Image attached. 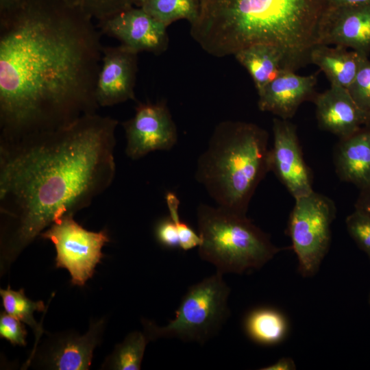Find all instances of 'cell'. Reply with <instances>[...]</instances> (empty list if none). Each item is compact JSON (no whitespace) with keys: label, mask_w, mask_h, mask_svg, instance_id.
Instances as JSON below:
<instances>
[{"label":"cell","mask_w":370,"mask_h":370,"mask_svg":"<svg viewBox=\"0 0 370 370\" xmlns=\"http://www.w3.org/2000/svg\"><path fill=\"white\" fill-rule=\"evenodd\" d=\"M243 326L251 341L265 346L280 343L287 336L289 328L284 314L267 306L256 308L247 312Z\"/></svg>","instance_id":"ffe728a7"},{"label":"cell","mask_w":370,"mask_h":370,"mask_svg":"<svg viewBox=\"0 0 370 370\" xmlns=\"http://www.w3.org/2000/svg\"><path fill=\"white\" fill-rule=\"evenodd\" d=\"M347 231L370 262V214L354 210L345 219Z\"/></svg>","instance_id":"4316f807"},{"label":"cell","mask_w":370,"mask_h":370,"mask_svg":"<svg viewBox=\"0 0 370 370\" xmlns=\"http://www.w3.org/2000/svg\"><path fill=\"white\" fill-rule=\"evenodd\" d=\"M312 101L319 127L339 139L349 136L365 125L361 111L345 88L331 85L324 92L316 94Z\"/></svg>","instance_id":"2e32d148"},{"label":"cell","mask_w":370,"mask_h":370,"mask_svg":"<svg viewBox=\"0 0 370 370\" xmlns=\"http://www.w3.org/2000/svg\"><path fill=\"white\" fill-rule=\"evenodd\" d=\"M27 332L25 324L5 311L0 314V336L12 345L25 346Z\"/></svg>","instance_id":"83f0119b"},{"label":"cell","mask_w":370,"mask_h":370,"mask_svg":"<svg viewBox=\"0 0 370 370\" xmlns=\"http://www.w3.org/2000/svg\"><path fill=\"white\" fill-rule=\"evenodd\" d=\"M137 1H138V0H135V5H136V3Z\"/></svg>","instance_id":"e575fe53"},{"label":"cell","mask_w":370,"mask_h":370,"mask_svg":"<svg viewBox=\"0 0 370 370\" xmlns=\"http://www.w3.org/2000/svg\"><path fill=\"white\" fill-rule=\"evenodd\" d=\"M119 122L95 113L0 143V274L56 221L89 206L116 173Z\"/></svg>","instance_id":"7a4b0ae2"},{"label":"cell","mask_w":370,"mask_h":370,"mask_svg":"<svg viewBox=\"0 0 370 370\" xmlns=\"http://www.w3.org/2000/svg\"><path fill=\"white\" fill-rule=\"evenodd\" d=\"M230 288L223 274H214L190 286L175 310V317L164 326L142 319L149 341L175 338L204 345L217 335L230 317Z\"/></svg>","instance_id":"8992f818"},{"label":"cell","mask_w":370,"mask_h":370,"mask_svg":"<svg viewBox=\"0 0 370 370\" xmlns=\"http://www.w3.org/2000/svg\"><path fill=\"white\" fill-rule=\"evenodd\" d=\"M92 19L64 0H27L0 23V143L97 112L103 46Z\"/></svg>","instance_id":"6da1fadb"},{"label":"cell","mask_w":370,"mask_h":370,"mask_svg":"<svg viewBox=\"0 0 370 370\" xmlns=\"http://www.w3.org/2000/svg\"><path fill=\"white\" fill-rule=\"evenodd\" d=\"M97 27L102 34L116 38L138 53L157 55L168 47L167 27L138 6L98 21Z\"/></svg>","instance_id":"7c38bea8"},{"label":"cell","mask_w":370,"mask_h":370,"mask_svg":"<svg viewBox=\"0 0 370 370\" xmlns=\"http://www.w3.org/2000/svg\"><path fill=\"white\" fill-rule=\"evenodd\" d=\"M273 146L269 152L270 171L294 199L306 195L312 188V175L304 160L296 126L289 120H273Z\"/></svg>","instance_id":"8fae6325"},{"label":"cell","mask_w":370,"mask_h":370,"mask_svg":"<svg viewBox=\"0 0 370 370\" xmlns=\"http://www.w3.org/2000/svg\"><path fill=\"white\" fill-rule=\"evenodd\" d=\"M370 3V0H327L328 7L356 5Z\"/></svg>","instance_id":"d6a6232c"},{"label":"cell","mask_w":370,"mask_h":370,"mask_svg":"<svg viewBox=\"0 0 370 370\" xmlns=\"http://www.w3.org/2000/svg\"><path fill=\"white\" fill-rule=\"evenodd\" d=\"M269 134L256 124L227 121L214 129L199 157L195 179L217 206L246 214L269 166Z\"/></svg>","instance_id":"277c9868"},{"label":"cell","mask_w":370,"mask_h":370,"mask_svg":"<svg viewBox=\"0 0 370 370\" xmlns=\"http://www.w3.org/2000/svg\"><path fill=\"white\" fill-rule=\"evenodd\" d=\"M154 234L157 242L163 247L171 249L180 248L177 226L170 216L157 222Z\"/></svg>","instance_id":"f1b7e54d"},{"label":"cell","mask_w":370,"mask_h":370,"mask_svg":"<svg viewBox=\"0 0 370 370\" xmlns=\"http://www.w3.org/2000/svg\"><path fill=\"white\" fill-rule=\"evenodd\" d=\"M200 5V0H138L135 6L167 27L180 19L193 23L199 17Z\"/></svg>","instance_id":"7402d4cb"},{"label":"cell","mask_w":370,"mask_h":370,"mask_svg":"<svg viewBox=\"0 0 370 370\" xmlns=\"http://www.w3.org/2000/svg\"><path fill=\"white\" fill-rule=\"evenodd\" d=\"M0 295L5 311L32 328L36 337L35 347L45 331L34 319V312H43L45 310L44 302L33 301L25 295L23 288L14 291L10 286L5 289L1 288Z\"/></svg>","instance_id":"603a6c76"},{"label":"cell","mask_w":370,"mask_h":370,"mask_svg":"<svg viewBox=\"0 0 370 370\" xmlns=\"http://www.w3.org/2000/svg\"><path fill=\"white\" fill-rule=\"evenodd\" d=\"M197 221L199 256L223 275L261 269L282 249L246 214L201 204Z\"/></svg>","instance_id":"5b68a950"},{"label":"cell","mask_w":370,"mask_h":370,"mask_svg":"<svg viewBox=\"0 0 370 370\" xmlns=\"http://www.w3.org/2000/svg\"><path fill=\"white\" fill-rule=\"evenodd\" d=\"M190 34L208 53L234 55L254 44L278 47L287 69L310 63L327 0H200Z\"/></svg>","instance_id":"3957f363"},{"label":"cell","mask_w":370,"mask_h":370,"mask_svg":"<svg viewBox=\"0 0 370 370\" xmlns=\"http://www.w3.org/2000/svg\"><path fill=\"white\" fill-rule=\"evenodd\" d=\"M295 201L287 234L297 258L299 274L310 278L319 271L329 251L336 208L330 197L314 190Z\"/></svg>","instance_id":"52a82bcc"},{"label":"cell","mask_w":370,"mask_h":370,"mask_svg":"<svg viewBox=\"0 0 370 370\" xmlns=\"http://www.w3.org/2000/svg\"><path fill=\"white\" fill-rule=\"evenodd\" d=\"M368 56L341 47L317 45L310 52V62L322 71L331 85L347 88Z\"/></svg>","instance_id":"ac0fdd59"},{"label":"cell","mask_w":370,"mask_h":370,"mask_svg":"<svg viewBox=\"0 0 370 370\" xmlns=\"http://www.w3.org/2000/svg\"><path fill=\"white\" fill-rule=\"evenodd\" d=\"M27 0H0V23H3L21 10Z\"/></svg>","instance_id":"f546056e"},{"label":"cell","mask_w":370,"mask_h":370,"mask_svg":"<svg viewBox=\"0 0 370 370\" xmlns=\"http://www.w3.org/2000/svg\"><path fill=\"white\" fill-rule=\"evenodd\" d=\"M261 370H295L296 365L290 357H282L275 362L260 368Z\"/></svg>","instance_id":"1f68e13d"},{"label":"cell","mask_w":370,"mask_h":370,"mask_svg":"<svg viewBox=\"0 0 370 370\" xmlns=\"http://www.w3.org/2000/svg\"><path fill=\"white\" fill-rule=\"evenodd\" d=\"M318 74L299 75L283 70L258 93V108L278 118L289 120L306 101L312 100L316 93Z\"/></svg>","instance_id":"9a60e30c"},{"label":"cell","mask_w":370,"mask_h":370,"mask_svg":"<svg viewBox=\"0 0 370 370\" xmlns=\"http://www.w3.org/2000/svg\"><path fill=\"white\" fill-rule=\"evenodd\" d=\"M354 208V210L370 214V184L360 190Z\"/></svg>","instance_id":"4dcf8cb0"},{"label":"cell","mask_w":370,"mask_h":370,"mask_svg":"<svg viewBox=\"0 0 370 370\" xmlns=\"http://www.w3.org/2000/svg\"><path fill=\"white\" fill-rule=\"evenodd\" d=\"M144 332L134 331L116 345L101 365L102 369L139 370L147 343Z\"/></svg>","instance_id":"44dd1931"},{"label":"cell","mask_w":370,"mask_h":370,"mask_svg":"<svg viewBox=\"0 0 370 370\" xmlns=\"http://www.w3.org/2000/svg\"><path fill=\"white\" fill-rule=\"evenodd\" d=\"M138 53L120 45L103 47L96 86L99 107H107L135 99Z\"/></svg>","instance_id":"5bb4252c"},{"label":"cell","mask_w":370,"mask_h":370,"mask_svg":"<svg viewBox=\"0 0 370 370\" xmlns=\"http://www.w3.org/2000/svg\"><path fill=\"white\" fill-rule=\"evenodd\" d=\"M368 304L370 306V289H369V294H368Z\"/></svg>","instance_id":"836d02e7"},{"label":"cell","mask_w":370,"mask_h":370,"mask_svg":"<svg viewBox=\"0 0 370 370\" xmlns=\"http://www.w3.org/2000/svg\"><path fill=\"white\" fill-rule=\"evenodd\" d=\"M122 125L127 140L125 153L132 160L154 151H169L177 141L176 126L164 101L139 103L133 117Z\"/></svg>","instance_id":"30bf717a"},{"label":"cell","mask_w":370,"mask_h":370,"mask_svg":"<svg viewBox=\"0 0 370 370\" xmlns=\"http://www.w3.org/2000/svg\"><path fill=\"white\" fill-rule=\"evenodd\" d=\"M234 56L249 72L258 94L283 70H288L284 53L272 45L254 44Z\"/></svg>","instance_id":"d6986e66"},{"label":"cell","mask_w":370,"mask_h":370,"mask_svg":"<svg viewBox=\"0 0 370 370\" xmlns=\"http://www.w3.org/2000/svg\"><path fill=\"white\" fill-rule=\"evenodd\" d=\"M106 319L92 320L84 335L74 331L48 333L34 347L25 367L52 370L89 369L93 352L100 344Z\"/></svg>","instance_id":"9c48e42d"},{"label":"cell","mask_w":370,"mask_h":370,"mask_svg":"<svg viewBox=\"0 0 370 370\" xmlns=\"http://www.w3.org/2000/svg\"><path fill=\"white\" fill-rule=\"evenodd\" d=\"M166 203L169 211V216L176 224L178 236L180 249L188 251L201 243V238L198 233L187 223L182 221L179 215L180 200L173 192H168L165 195Z\"/></svg>","instance_id":"484cf974"},{"label":"cell","mask_w":370,"mask_h":370,"mask_svg":"<svg viewBox=\"0 0 370 370\" xmlns=\"http://www.w3.org/2000/svg\"><path fill=\"white\" fill-rule=\"evenodd\" d=\"M97 21L135 5V0H64Z\"/></svg>","instance_id":"cb8c5ba5"},{"label":"cell","mask_w":370,"mask_h":370,"mask_svg":"<svg viewBox=\"0 0 370 370\" xmlns=\"http://www.w3.org/2000/svg\"><path fill=\"white\" fill-rule=\"evenodd\" d=\"M317 45L341 46L368 56L370 3L327 7L319 26Z\"/></svg>","instance_id":"4fadbf2b"},{"label":"cell","mask_w":370,"mask_h":370,"mask_svg":"<svg viewBox=\"0 0 370 370\" xmlns=\"http://www.w3.org/2000/svg\"><path fill=\"white\" fill-rule=\"evenodd\" d=\"M338 178L360 190L370 184V126H362L348 137L339 139L333 153Z\"/></svg>","instance_id":"e0dca14e"},{"label":"cell","mask_w":370,"mask_h":370,"mask_svg":"<svg viewBox=\"0 0 370 370\" xmlns=\"http://www.w3.org/2000/svg\"><path fill=\"white\" fill-rule=\"evenodd\" d=\"M347 89L361 111L365 125L370 126V60L368 58Z\"/></svg>","instance_id":"d4e9b609"},{"label":"cell","mask_w":370,"mask_h":370,"mask_svg":"<svg viewBox=\"0 0 370 370\" xmlns=\"http://www.w3.org/2000/svg\"><path fill=\"white\" fill-rule=\"evenodd\" d=\"M40 237L54 245L56 267L66 269L71 284L79 286L92 277L103 257L102 248L110 241L106 230L88 231L77 223L73 216L56 221Z\"/></svg>","instance_id":"ba28073f"}]
</instances>
